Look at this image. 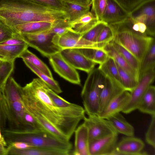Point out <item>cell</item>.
Segmentation results:
<instances>
[{"mask_svg":"<svg viewBox=\"0 0 155 155\" xmlns=\"http://www.w3.org/2000/svg\"><path fill=\"white\" fill-rule=\"evenodd\" d=\"M48 87L40 78H34L22 87L24 105L45 130L61 139L69 140L85 116V110L74 104L69 107H58L47 93Z\"/></svg>","mask_w":155,"mask_h":155,"instance_id":"obj_1","label":"cell"},{"mask_svg":"<svg viewBox=\"0 0 155 155\" xmlns=\"http://www.w3.org/2000/svg\"><path fill=\"white\" fill-rule=\"evenodd\" d=\"M61 13L29 0H0V21L11 28L35 21L53 23Z\"/></svg>","mask_w":155,"mask_h":155,"instance_id":"obj_2","label":"cell"},{"mask_svg":"<svg viewBox=\"0 0 155 155\" xmlns=\"http://www.w3.org/2000/svg\"><path fill=\"white\" fill-rule=\"evenodd\" d=\"M9 129L20 131L33 130L26 123V111L22 97V87L10 77L2 91Z\"/></svg>","mask_w":155,"mask_h":155,"instance_id":"obj_3","label":"cell"},{"mask_svg":"<svg viewBox=\"0 0 155 155\" xmlns=\"http://www.w3.org/2000/svg\"><path fill=\"white\" fill-rule=\"evenodd\" d=\"M7 144L16 141L28 143L35 147L70 152L72 144L69 141L61 139L48 131L34 130L20 131L5 129L2 131Z\"/></svg>","mask_w":155,"mask_h":155,"instance_id":"obj_4","label":"cell"},{"mask_svg":"<svg viewBox=\"0 0 155 155\" xmlns=\"http://www.w3.org/2000/svg\"><path fill=\"white\" fill-rule=\"evenodd\" d=\"M109 25L113 31V40L133 54L140 63L154 38L134 31L127 20L122 23Z\"/></svg>","mask_w":155,"mask_h":155,"instance_id":"obj_5","label":"cell"},{"mask_svg":"<svg viewBox=\"0 0 155 155\" xmlns=\"http://www.w3.org/2000/svg\"><path fill=\"white\" fill-rule=\"evenodd\" d=\"M105 79V75L98 68L88 73L81 93L84 108L87 115L99 114L100 95Z\"/></svg>","mask_w":155,"mask_h":155,"instance_id":"obj_6","label":"cell"},{"mask_svg":"<svg viewBox=\"0 0 155 155\" xmlns=\"http://www.w3.org/2000/svg\"><path fill=\"white\" fill-rule=\"evenodd\" d=\"M18 34L29 47L36 49L45 57L49 58L61 50L53 41L55 35L49 29L36 34Z\"/></svg>","mask_w":155,"mask_h":155,"instance_id":"obj_7","label":"cell"},{"mask_svg":"<svg viewBox=\"0 0 155 155\" xmlns=\"http://www.w3.org/2000/svg\"><path fill=\"white\" fill-rule=\"evenodd\" d=\"M84 123L88 131L89 143L109 135L118 134L110 122L96 114L84 117Z\"/></svg>","mask_w":155,"mask_h":155,"instance_id":"obj_8","label":"cell"},{"mask_svg":"<svg viewBox=\"0 0 155 155\" xmlns=\"http://www.w3.org/2000/svg\"><path fill=\"white\" fill-rule=\"evenodd\" d=\"M53 41L61 50L67 48H86L103 49L97 43L86 40L82 37L81 35L71 29L61 36L55 35Z\"/></svg>","mask_w":155,"mask_h":155,"instance_id":"obj_9","label":"cell"},{"mask_svg":"<svg viewBox=\"0 0 155 155\" xmlns=\"http://www.w3.org/2000/svg\"><path fill=\"white\" fill-rule=\"evenodd\" d=\"M155 75V68H154L148 71L139 78L138 84L130 92V100L122 112L129 114L137 109L142 97L153 81Z\"/></svg>","mask_w":155,"mask_h":155,"instance_id":"obj_10","label":"cell"},{"mask_svg":"<svg viewBox=\"0 0 155 155\" xmlns=\"http://www.w3.org/2000/svg\"><path fill=\"white\" fill-rule=\"evenodd\" d=\"M49 59L53 70L59 76L73 84H81L78 73L62 57L60 52L51 55Z\"/></svg>","mask_w":155,"mask_h":155,"instance_id":"obj_11","label":"cell"},{"mask_svg":"<svg viewBox=\"0 0 155 155\" xmlns=\"http://www.w3.org/2000/svg\"><path fill=\"white\" fill-rule=\"evenodd\" d=\"M60 53L62 57L75 69L88 73L94 68L96 63L86 57L79 49H62Z\"/></svg>","mask_w":155,"mask_h":155,"instance_id":"obj_12","label":"cell"},{"mask_svg":"<svg viewBox=\"0 0 155 155\" xmlns=\"http://www.w3.org/2000/svg\"><path fill=\"white\" fill-rule=\"evenodd\" d=\"M117 140L118 134H115L89 142V155H113Z\"/></svg>","mask_w":155,"mask_h":155,"instance_id":"obj_13","label":"cell"},{"mask_svg":"<svg viewBox=\"0 0 155 155\" xmlns=\"http://www.w3.org/2000/svg\"><path fill=\"white\" fill-rule=\"evenodd\" d=\"M130 15L114 0H107L101 21L108 25L124 22L130 18Z\"/></svg>","mask_w":155,"mask_h":155,"instance_id":"obj_14","label":"cell"},{"mask_svg":"<svg viewBox=\"0 0 155 155\" xmlns=\"http://www.w3.org/2000/svg\"><path fill=\"white\" fill-rule=\"evenodd\" d=\"M145 146L140 139L134 136H127L123 138L116 147L113 155H146L142 150Z\"/></svg>","mask_w":155,"mask_h":155,"instance_id":"obj_15","label":"cell"},{"mask_svg":"<svg viewBox=\"0 0 155 155\" xmlns=\"http://www.w3.org/2000/svg\"><path fill=\"white\" fill-rule=\"evenodd\" d=\"M125 90L120 84L109 77L105 76L104 84L100 95L98 115L113 99Z\"/></svg>","mask_w":155,"mask_h":155,"instance_id":"obj_16","label":"cell"},{"mask_svg":"<svg viewBox=\"0 0 155 155\" xmlns=\"http://www.w3.org/2000/svg\"><path fill=\"white\" fill-rule=\"evenodd\" d=\"M140 14L146 16L145 25L147 34L149 36L154 37L155 34V0H146L130 15L133 17Z\"/></svg>","mask_w":155,"mask_h":155,"instance_id":"obj_17","label":"cell"},{"mask_svg":"<svg viewBox=\"0 0 155 155\" xmlns=\"http://www.w3.org/2000/svg\"><path fill=\"white\" fill-rule=\"evenodd\" d=\"M130 95V92L124 91L113 99L98 115L107 119L115 114L122 112L128 103Z\"/></svg>","mask_w":155,"mask_h":155,"instance_id":"obj_18","label":"cell"},{"mask_svg":"<svg viewBox=\"0 0 155 155\" xmlns=\"http://www.w3.org/2000/svg\"><path fill=\"white\" fill-rule=\"evenodd\" d=\"M74 155H89V136L87 128L83 123L75 130Z\"/></svg>","mask_w":155,"mask_h":155,"instance_id":"obj_19","label":"cell"},{"mask_svg":"<svg viewBox=\"0 0 155 155\" xmlns=\"http://www.w3.org/2000/svg\"><path fill=\"white\" fill-rule=\"evenodd\" d=\"M52 23L47 21L31 22L16 25L11 28L19 34H36L49 29Z\"/></svg>","mask_w":155,"mask_h":155,"instance_id":"obj_20","label":"cell"},{"mask_svg":"<svg viewBox=\"0 0 155 155\" xmlns=\"http://www.w3.org/2000/svg\"><path fill=\"white\" fill-rule=\"evenodd\" d=\"M103 49L106 51L108 57L112 58L119 66L138 81L139 73L129 64L110 42L106 45Z\"/></svg>","mask_w":155,"mask_h":155,"instance_id":"obj_21","label":"cell"},{"mask_svg":"<svg viewBox=\"0 0 155 155\" xmlns=\"http://www.w3.org/2000/svg\"><path fill=\"white\" fill-rule=\"evenodd\" d=\"M118 133L127 136H134V129L120 113L115 114L107 118Z\"/></svg>","mask_w":155,"mask_h":155,"instance_id":"obj_22","label":"cell"},{"mask_svg":"<svg viewBox=\"0 0 155 155\" xmlns=\"http://www.w3.org/2000/svg\"><path fill=\"white\" fill-rule=\"evenodd\" d=\"M98 21L92 13L89 11L70 23L71 29L82 35L91 29Z\"/></svg>","mask_w":155,"mask_h":155,"instance_id":"obj_23","label":"cell"},{"mask_svg":"<svg viewBox=\"0 0 155 155\" xmlns=\"http://www.w3.org/2000/svg\"><path fill=\"white\" fill-rule=\"evenodd\" d=\"M11 155H68L70 152L54 149L35 147L20 150L11 148L9 150Z\"/></svg>","mask_w":155,"mask_h":155,"instance_id":"obj_24","label":"cell"},{"mask_svg":"<svg viewBox=\"0 0 155 155\" xmlns=\"http://www.w3.org/2000/svg\"><path fill=\"white\" fill-rule=\"evenodd\" d=\"M137 109L151 115L155 114V87L150 85L142 97Z\"/></svg>","mask_w":155,"mask_h":155,"instance_id":"obj_25","label":"cell"},{"mask_svg":"<svg viewBox=\"0 0 155 155\" xmlns=\"http://www.w3.org/2000/svg\"><path fill=\"white\" fill-rule=\"evenodd\" d=\"M66 20L69 22L74 21L90 11V7L75 3L64 1Z\"/></svg>","mask_w":155,"mask_h":155,"instance_id":"obj_26","label":"cell"},{"mask_svg":"<svg viewBox=\"0 0 155 155\" xmlns=\"http://www.w3.org/2000/svg\"><path fill=\"white\" fill-rule=\"evenodd\" d=\"M28 47L27 44L18 45L0 44V57L9 60H15L19 58Z\"/></svg>","mask_w":155,"mask_h":155,"instance_id":"obj_27","label":"cell"},{"mask_svg":"<svg viewBox=\"0 0 155 155\" xmlns=\"http://www.w3.org/2000/svg\"><path fill=\"white\" fill-rule=\"evenodd\" d=\"M155 42L154 39L140 63L139 78L143 74L155 68Z\"/></svg>","mask_w":155,"mask_h":155,"instance_id":"obj_28","label":"cell"},{"mask_svg":"<svg viewBox=\"0 0 155 155\" xmlns=\"http://www.w3.org/2000/svg\"><path fill=\"white\" fill-rule=\"evenodd\" d=\"M19 58L28 62L51 78H53L52 73L47 66L28 49L21 53Z\"/></svg>","mask_w":155,"mask_h":155,"instance_id":"obj_29","label":"cell"},{"mask_svg":"<svg viewBox=\"0 0 155 155\" xmlns=\"http://www.w3.org/2000/svg\"><path fill=\"white\" fill-rule=\"evenodd\" d=\"M98 68L105 76L109 77L121 85L116 63L112 58L108 57L104 63L99 64Z\"/></svg>","mask_w":155,"mask_h":155,"instance_id":"obj_30","label":"cell"},{"mask_svg":"<svg viewBox=\"0 0 155 155\" xmlns=\"http://www.w3.org/2000/svg\"><path fill=\"white\" fill-rule=\"evenodd\" d=\"M23 61L27 67L37 75L50 89L57 94L62 92L58 83L53 78H51L28 62Z\"/></svg>","mask_w":155,"mask_h":155,"instance_id":"obj_31","label":"cell"},{"mask_svg":"<svg viewBox=\"0 0 155 155\" xmlns=\"http://www.w3.org/2000/svg\"><path fill=\"white\" fill-rule=\"evenodd\" d=\"M114 48L126 60L129 64L139 73L140 62L132 53L113 40L110 42Z\"/></svg>","mask_w":155,"mask_h":155,"instance_id":"obj_32","label":"cell"},{"mask_svg":"<svg viewBox=\"0 0 155 155\" xmlns=\"http://www.w3.org/2000/svg\"><path fill=\"white\" fill-rule=\"evenodd\" d=\"M15 60H9L0 57V90L2 92L14 68Z\"/></svg>","mask_w":155,"mask_h":155,"instance_id":"obj_33","label":"cell"},{"mask_svg":"<svg viewBox=\"0 0 155 155\" xmlns=\"http://www.w3.org/2000/svg\"><path fill=\"white\" fill-rule=\"evenodd\" d=\"M79 49L86 57L96 64H101L108 57L107 53L103 49L86 48Z\"/></svg>","mask_w":155,"mask_h":155,"instance_id":"obj_34","label":"cell"},{"mask_svg":"<svg viewBox=\"0 0 155 155\" xmlns=\"http://www.w3.org/2000/svg\"><path fill=\"white\" fill-rule=\"evenodd\" d=\"M116 64L122 87L125 90L131 92L137 86L138 81L119 66L116 63Z\"/></svg>","mask_w":155,"mask_h":155,"instance_id":"obj_35","label":"cell"},{"mask_svg":"<svg viewBox=\"0 0 155 155\" xmlns=\"http://www.w3.org/2000/svg\"><path fill=\"white\" fill-rule=\"evenodd\" d=\"M107 25V24L102 21H98L89 30L81 35L82 37L86 40L97 43L100 33Z\"/></svg>","mask_w":155,"mask_h":155,"instance_id":"obj_36","label":"cell"},{"mask_svg":"<svg viewBox=\"0 0 155 155\" xmlns=\"http://www.w3.org/2000/svg\"><path fill=\"white\" fill-rule=\"evenodd\" d=\"M71 29L70 22L66 19H61L53 23L49 30L56 35L60 36Z\"/></svg>","mask_w":155,"mask_h":155,"instance_id":"obj_37","label":"cell"},{"mask_svg":"<svg viewBox=\"0 0 155 155\" xmlns=\"http://www.w3.org/2000/svg\"><path fill=\"white\" fill-rule=\"evenodd\" d=\"M114 38L113 29L110 25L107 24L104 27L100 33L97 43L103 49L106 45L113 40Z\"/></svg>","mask_w":155,"mask_h":155,"instance_id":"obj_38","label":"cell"},{"mask_svg":"<svg viewBox=\"0 0 155 155\" xmlns=\"http://www.w3.org/2000/svg\"><path fill=\"white\" fill-rule=\"evenodd\" d=\"M29 0L51 9L65 12L64 1L61 0Z\"/></svg>","mask_w":155,"mask_h":155,"instance_id":"obj_39","label":"cell"},{"mask_svg":"<svg viewBox=\"0 0 155 155\" xmlns=\"http://www.w3.org/2000/svg\"><path fill=\"white\" fill-rule=\"evenodd\" d=\"M107 1V0H91L92 7L91 12L97 21H101Z\"/></svg>","mask_w":155,"mask_h":155,"instance_id":"obj_40","label":"cell"},{"mask_svg":"<svg viewBox=\"0 0 155 155\" xmlns=\"http://www.w3.org/2000/svg\"><path fill=\"white\" fill-rule=\"evenodd\" d=\"M130 15L146 0H114Z\"/></svg>","mask_w":155,"mask_h":155,"instance_id":"obj_41","label":"cell"},{"mask_svg":"<svg viewBox=\"0 0 155 155\" xmlns=\"http://www.w3.org/2000/svg\"><path fill=\"white\" fill-rule=\"evenodd\" d=\"M47 93L53 102L58 107H67L71 106L73 103H70L58 95L57 93L48 87Z\"/></svg>","mask_w":155,"mask_h":155,"instance_id":"obj_42","label":"cell"},{"mask_svg":"<svg viewBox=\"0 0 155 155\" xmlns=\"http://www.w3.org/2000/svg\"><path fill=\"white\" fill-rule=\"evenodd\" d=\"M152 116L151 120L146 133L145 140L147 143L155 147V114Z\"/></svg>","mask_w":155,"mask_h":155,"instance_id":"obj_43","label":"cell"},{"mask_svg":"<svg viewBox=\"0 0 155 155\" xmlns=\"http://www.w3.org/2000/svg\"><path fill=\"white\" fill-rule=\"evenodd\" d=\"M16 33L0 21V44L15 36Z\"/></svg>","mask_w":155,"mask_h":155,"instance_id":"obj_44","label":"cell"},{"mask_svg":"<svg viewBox=\"0 0 155 155\" xmlns=\"http://www.w3.org/2000/svg\"><path fill=\"white\" fill-rule=\"evenodd\" d=\"M7 122L3 97L2 92L0 90V129L1 131L5 128Z\"/></svg>","mask_w":155,"mask_h":155,"instance_id":"obj_45","label":"cell"},{"mask_svg":"<svg viewBox=\"0 0 155 155\" xmlns=\"http://www.w3.org/2000/svg\"><path fill=\"white\" fill-rule=\"evenodd\" d=\"M0 44L18 45H25L27 44L23 40L19 37L18 34L16 33L15 36L1 43Z\"/></svg>","mask_w":155,"mask_h":155,"instance_id":"obj_46","label":"cell"},{"mask_svg":"<svg viewBox=\"0 0 155 155\" xmlns=\"http://www.w3.org/2000/svg\"><path fill=\"white\" fill-rule=\"evenodd\" d=\"M8 146L20 150L30 149L35 147L28 143L21 141H16L11 143L8 144Z\"/></svg>","mask_w":155,"mask_h":155,"instance_id":"obj_47","label":"cell"},{"mask_svg":"<svg viewBox=\"0 0 155 155\" xmlns=\"http://www.w3.org/2000/svg\"><path fill=\"white\" fill-rule=\"evenodd\" d=\"M63 1L78 4L86 7H90L91 0H61Z\"/></svg>","mask_w":155,"mask_h":155,"instance_id":"obj_48","label":"cell"},{"mask_svg":"<svg viewBox=\"0 0 155 155\" xmlns=\"http://www.w3.org/2000/svg\"><path fill=\"white\" fill-rule=\"evenodd\" d=\"M7 147V146L0 142V151L2 152L4 155H6Z\"/></svg>","mask_w":155,"mask_h":155,"instance_id":"obj_49","label":"cell"},{"mask_svg":"<svg viewBox=\"0 0 155 155\" xmlns=\"http://www.w3.org/2000/svg\"><path fill=\"white\" fill-rule=\"evenodd\" d=\"M0 142L8 146V144L5 138L3 135L1 130L0 129Z\"/></svg>","mask_w":155,"mask_h":155,"instance_id":"obj_50","label":"cell"},{"mask_svg":"<svg viewBox=\"0 0 155 155\" xmlns=\"http://www.w3.org/2000/svg\"><path fill=\"white\" fill-rule=\"evenodd\" d=\"M0 155H4V154L2 152L0 151Z\"/></svg>","mask_w":155,"mask_h":155,"instance_id":"obj_51","label":"cell"}]
</instances>
